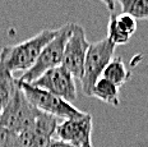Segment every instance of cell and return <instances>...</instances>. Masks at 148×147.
Wrapping results in <instances>:
<instances>
[{"mask_svg": "<svg viewBox=\"0 0 148 147\" xmlns=\"http://www.w3.org/2000/svg\"><path fill=\"white\" fill-rule=\"evenodd\" d=\"M58 30H44L33 37L0 50V69L14 73H26L35 65L41 50L49 41L55 37Z\"/></svg>", "mask_w": 148, "mask_h": 147, "instance_id": "1", "label": "cell"}, {"mask_svg": "<svg viewBox=\"0 0 148 147\" xmlns=\"http://www.w3.org/2000/svg\"><path fill=\"white\" fill-rule=\"evenodd\" d=\"M72 30L73 23H66L61 26L60 28H58L55 37L51 41H49L41 50L35 65L26 73H23L21 77H18V81L24 82V83H32L41 74H44L46 70L61 65L64 47H65L70 33H72Z\"/></svg>", "mask_w": 148, "mask_h": 147, "instance_id": "2", "label": "cell"}, {"mask_svg": "<svg viewBox=\"0 0 148 147\" xmlns=\"http://www.w3.org/2000/svg\"><path fill=\"white\" fill-rule=\"evenodd\" d=\"M40 113L41 111L26 99L22 90L17 84L10 101L0 115V127L14 134H19L35 124Z\"/></svg>", "mask_w": 148, "mask_h": 147, "instance_id": "3", "label": "cell"}, {"mask_svg": "<svg viewBox=\"0 0 148 147\" xmlns=\"http://www.w3.org/2000/svg\"><path fill=\"white\" fill-rule=\"evenodd\" d=\"M18 86L22 90L26 99L36 109L54 116V118L59 119V120L75 118V116L83 114V111H81L74 105H72V102H68V101L60 99V97L55 96V95L47 92L45 90H41L38 87H35V86L29 83H24V82L21 81H18Z\"/></svg>", "mask_w": 148, "mask_h": 147, "instance_id": "4", "label": "cell"}, {"mask_svg": "<svg viewBox=\"0 0 148 147\" xmlns=\"http://www.w3.org/2000/svg\"><path fill=\"white\" fill-rule=\"evenodd\" d=\"M115 47V45L111 44L107 38L89 44L87 54H86L84 65H83L82 78L79 79L84 95L91 96L92 88L96 81L101 78L103 69L114 58Z\"/></svg>", "mask_w": 148, "mask_h": 147, "instance_id": "5", "label": "cell"}, {"mask_svg": "<svg viewBox=\"0 0 148 147\" xmlns=\"http://www.w3.org/2000/svg\"><path fill=\"white\" fill-rule=\"evenodd\" d=\"M29 84L47 91L68 102L77 99L75 78L61 65L46 70L44 74Z\"/></svg>", "mask_w": 148, "mask_h": 147, "instance_id": "6", "label": "cell"}, {"mask_svg": "<svg viewBox=\"0 0 148 147\" xmlns=\"http://www.w3.org/2000/svg\"><path fill=\"white\" fill-rule=\"evenodd\" d=\"M92 115L83 113L75 118L59 122L54 138L66 142L74 147H93L92 146Z\"/></svg>", "mask_w": 148, "mask_h": 147, "instance_id": "7", "label": "cell"}, {"mask_svg": "<svg viewBox=\"0 0 148 147\" xmlns=\"http://www.w3.org/2000/svg\"><path fill=\"white\" fill-rule=\"evenodd\" d=\"M88 47L89 42L86 37L84 28L79 24L73 23L72 33L64 47L61 67H64L74 78H82L83 65Z\"/></svg>", "mask_w": 148, "mask_h": 147, "instance_id": "8", "label": "cell"}, {"mask_svg": "<svg viewBox=\"0 0 148 147\" xmlns=\"http://www.w3.org/2000/svg\"><path fill=\"white\" fill-rule=\"evenodd\" d=\"M59 122L61 120L41 111L32 127L17 134V147H49Z\"/></svg>", "mask_w": 148, "mask_h": 147, "instance_id": "9", "label": "cell"}, {"mask_svg": "<svg viewBox=\"0 0 148 147\" xmlns=\"http://www.w3.org/2000/svg\"><path fill=\"white\" fill-rule=\"evenodd\" d=\"M91 96H95L96 99L103 101L112 106L120 105V97H119V87L115 86L112 82L107 81L106 78L101 77L98 78L92 88Z\"/></svg>", "mask_w": 148, "mask_h": 147, "instance_id": "10", "label": "cell"}, {"mask_svg": "<svg viewBox=\"0 0 148 147\" xmlns=\"http://www.w3.org/2000/svg\"><path fill=\"white\" fill-rule=\"evenodd\" d=\"M101 77L106 78L107 81L112 82L115 86L120 87V86L125 84L128 79L130 78V70L126 68L125 63L120 58H112L110 63L106 65V68L103 69Z\"/></svg>", "mask_w": 148, "mask_h": 147, "instance_id": "11", "label": "cell"}, {"mask_svg": "<svg viewBox=\"0 0 148 147\" xmlns=\"http://www.w3.org/2000/svg\"><path fill=\"white\" fill-rule=\"evenodd\" d=\"M18 84V78L9 72L0 69V115L8 105Z\"/></svg>", "mask_w": 148, "mask_h": 147, "instance_id": "12", "label": "cell"}, {"mask_svg": "<svg viewBox=\"0 0 148 147\" xmlns=\"http://www.w3.org/2000/svg\"><path fill=\"white\" fill-rule=\"evenodd\" d=\"M116 1L121 7V13L128 14L134 19H148V0H116Z\"/></svg>", "mask_w": 148, "mask_h": 147, "instance_id": "13", "label": "cell"}, {"mask_svg": "<svg viewBox=\"0 0 148 147\" xmlns=\"http://www.w3.org/2000/svg\"><path fill=\"white\" fill-rule=\"evenodd\" d=\"M112 45L119 46V45H125L129 42L130 37H128L126 35H124L120 30L118 28L115 23V14L111 13L110 21H109V26H107V37H106Z\"/></svg>", "mask_w": 148, "mask_h": 147, "instance_id": "14", "label": "cell"}, {"mask_svg": "<svg viewBox=\"0 0 148 147\" xmlns=\"http://www.w3.org/2000/svg\"><path fill=\"white\" fill-rule=\"evenodd\" d=\"M115 23L120 31L128 37H132L137 31V19H134L133 17L128 16V14L121 13L119 16L115 14Z\"/></svg>", "mask_w": 148, "mask_h": 147, "instance_id": "15", "label": "cell"}, {"mask_svg": "<svg viewBox=\"0 0 148 147\" xmlns=\"http://www.w3.org/2000/svg\"><path fill=\"white\" fill-rule=\"evenodd\" d=\"M0 147H17V134L0 127Z\"/></svg>", "mask_w": 148, "mask_h": 147, "instance_id": "16", "label": "cell"}, {"mask_svg": "<svg viewBox=\"0 0 148 147\" xmlns=\"http://www.w3.org/2000/svg\"><path fill=\"white\" fill-rule=\"evenodd\" d=\"M49 147H74V146L69 145V143H66V142H63V141H60V139L52 138V141L50 142Z\"/></svg>", "mask_w": 148, "mask_h": 147, "instance_id": "17", "label": "cell"}, {"mask_svg": "<svg viewBox=\"0 0 148 147\" xmlns=\"http://www.w3.org/2000/svg\"><path fill=\"white\" fill-rule=\"evenodd\" d=\"M100 1H102L111 13H114V10H115V1L114 0H100Z\"/></svg>", "mask_w": 148, "mask_h": 147, "instance_id": "18", "label": "cell"}]
</instances>
